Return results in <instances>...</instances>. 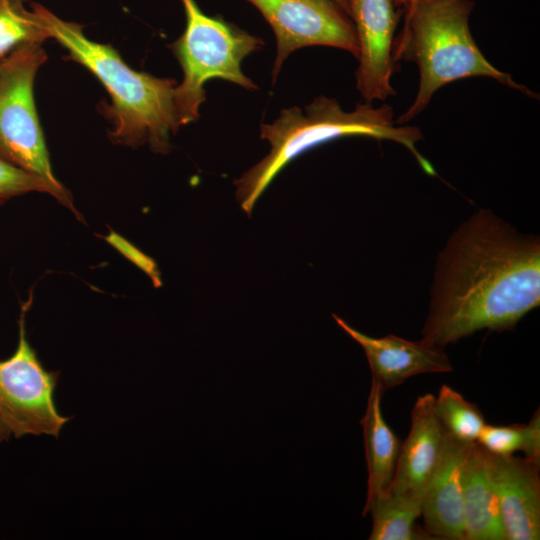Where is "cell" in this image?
Listing matches in <instances>:
<instances>
[{"label":"cell","mask_w":540,"mask_h":540,"mask_svg":"<svg viewBox=\"0 0 540 540\" xmlns=\"http://www.w3.org/2000/svg\"><path fill=\"white\" fill-rule=\"evenodd\" d=\"M23 0H0V61L15 49L50 38L39 16Z\"/></svg>","instance_id":"ac0fdd59"},{"label":"cell","mask_w":540,"mask_h":540,"mask_svg":"<svg viewBox=\"0 0 540 540\" xmlns=\"http://www.w3.org/2000/svg\"><path fill=\"white\" fill-rule=\"evenodd\" d=\"M465 540H507L492 476L489 452L472 443L464 468Z\"/></svg>","instance_id":"5bb4252c"},{"label":"cell","mask_w":540,"mask_h":540,"mask_svg":"<svg viewBox=\"0 0 540 540\" xmlns=\"http://www.w3.org/2000/svg\"><path fill=\"white\" fill-rule=\"evenodd\" d=\"M247 1L259 10L276 37V57L271 73L273 84L289 55L303 47L329 46L358 57L359 47L353 21L335 1Z\"/></svg>","instance_id":"ba28073f"},{"label":"cell","mask_w":540,"mask_h":540,"mask_svg":"<svg viewBox=\"0 0 540 540\" xmlns=\"http://www.w3.org/2000/svg\"><path fill=\"white\" fill-rule=\"evenodd\" d=\"M23 1H27V0H23Z\"/></svg>","instance_id":"cb8c5ba5"},{"label":"cell","mask_w":540,"mask_h":540,"mask_svg":"<svg viewBox=\"0 0 540 540\" xmlns=\"http://www.w3.org/2000/svg\"><path fill=\"white\" fill-rule=\"evenodd\" d=\"M417 0H392L393 5L398 10H403L404 12L409 11Z\"/></svg>","instance_id":"7402d4cb"},{"label":"cell","mask_w":540,"mask_h":540,"mask_svg":"<svg viewBox=\"0 0 540 540\" xmlns=\"http://www.w3.org/2000/svg\"><path fill=\"white\" fill-rule=\"evenodd\" d=\"M104 239L148 275L154 287L158 288L162 285L160 271L154 259L140 251L136 246L113 230Z\"/></svg>","instance_id":"44dd1931"},{"label":"cell","mask_w":540,"mask_h":540,"mask_svg":"<svg viewBox=\"0 0 540 540\" xmlns=\"http://www.w3.org/2000/svg\"><path fill=\"white\" fill-rule=\"evenodd\" d=\"M447 431L435 410V396H419L411 411V427L401 444L389 492L423 500L442 460Z\"/></svg>","instance_id":"30bf717a"},{"label":"cell","mask_w":540,"mask_h":540,"mask_svg":"<svg viewBox=\"0 0 540 540\" xmlns=\"http://www.w3.org/2000/svg\"><path fill=\"white\" fill-rule=\"evenodd\" d=\"M472 0H417L405 12V23L393 42V59L415 62L420 72L418 93L396 120L405 125L430 103L435 92L469 77L491 78L528 97L538 95L494 67L482 54L469 28Z\"/></svg>","instance_id":"277c9868"},{"label":"cell","mask_w":540,"mask_h":540,"mask_svg":"<svg viewBox=\"0 0 540 540\" xmlns=\"http://www.w3.org/2000/svg\"><path fill=\"white\" fill-rule=\"evenodd\" d=\"M260 136L269 142V154L234 181L242 209L250 215L254 205L278 173L305 151L323 143L347 136H365L394 141L407 148L423 171L431 176L432 164L417 150L423 139L416 126L397 125L393 108L371 103L344 111L334 98L319 96L304 111L297 107L282 109L272 123L260 126Z\"/></svg>","instance_id":"3957f363"},{"label":"cell","mask_w":540,"mask_h":540,"mask_svg":"<svg viewBox=\"0 0 540 540\" xmlns=\"http://www.w3.org/2000/svg\"><path fill=\"white\" fill-rule=\"evenodd\" d=\"M29 192H43L60 202L57 191L45 180L29 173L0 156V203Z\"/></svg>","instance_id":"ffe728a7"},{"label":"cell","mask_w":540,"mask_h":540,"mask_svg":"<svg viewBox=\"0 0 540 540\" xmlns=\"http://www.w3.org/2000/svg\"><path fill=\"white\" fill-rule=\"evenodd\" d=\"M382 395L379 386L372 381L366 411L360 421L368 472L365 505L389 490L401 447L399 439L383 417Z\"/></svg>","instance_id":"9a60e30c"},{"label":"cell","mask_w":540,"mask_h":540,"mask_svg":"<svg viewBox=\"0 0 540 540\" xmlns=\"http://www.w3.org/2000/svg\"><path fill=\"white\" fill-rule=\"evenodd\" d=\"M472 443L447 433L442 460L424 493L421 506L425 530L433 539L465 540L464 468Z\"/></svg>","instance_id":"4fadbf2b"},{"label":"cell","mask_w":540,"mask_h":540,"mask_svg":"<svg viewBox=\"0 0 540 540\" xmlns=\"http://www.w3.org/2000/svg\"><path fill=\"white\" fill-rule=\"evenodd\" d=\"M422 499L387 491L364 506L363 515L372 517L370 540L433 539L426 530L416 528L421 515Z\"/></svg>","instance_id":"2e32d148"},{"label":"cell","mask_w":540,"mask_h":540,"mask_svg":"<svg viewBox=\"0 0 540 540\" xmlns=\"http://www.w3.org/2000/svg\"><path fill=\"white\" fill-rule=\"evenodd\" d=\"M477 442L487 451L498 455H514L540 464V414L535 412L527 424H486Z\"/></svg>","instance_id":"e0dca14e"},{"label":"cell","mask_w":540,"mask_h":540,"mask_svg":"<svg viewBox=\"0 0 540 540\" xmlns=\"http://www.w3.org/2000/svg\"><path fill=\"white\" fill-rule=\"evenodd\" d=\"M347 1L359 47L357 90L368 103L385 100L396 94L391 78L396 69L393 42L400 14L392 0Z\"/></svg>","instance_id":"9c48e42d"},{"label":"cell","mask_w":540,"mask_h":540,"mask_svg":"<svg viewBox=\"0 0 540 540\" xmlns=\"http://www.w3.org/2000/svg\"><path fill=\"white\" fill-rule=\"evenodd\" d=\"M31 8L50 38L68 51V59L87 68L107 90L111 104L104 114L113 124L112 142L132 148L147 144L153 152L168 153L170 135L180 128L174 104L176 80L136 71L111 45L87 38L81 25L60 19L38 3Z\"/></svg>","instance_id":"7a4b0ae2"},{"label":"cell","mask_w":540,"mask_h":540,"mask_svg":"<svg viewBox=\"0 0 540 540\" xmlns=\"http://www.w3.org/2000/svg\"><path fill=\"white\" fill-rule=\"evenodd\" d=\"M489 457L507 540H538L540 464L514 455Z\"/></svg>","instance_id":"7c38bea8"},{"label":"cell","mask_w":540,"mask_h":540,"mask_svg":"<svg viewBox=\"0 0 540 540\" xmlns=\"http://www.w3.org/2000/svg\"><path fill=\"white\" fill-rule=\"evenodd\" d=\"M186 26L183 34L170 45L178 60L183 80L174 88V104L180 127L199 118V108L206 100L205 83L223 79L247 90L257 85L241 70L242 61L260 50L264 41L222 18L202 12L195 0H181Z\"/></svg>","instance_id":"5b68a950"},{"label":"cell","mask_w":540,"mask_h":540,"mask_svg":"<svg viewBox=\"0 0 540 540\" xmlns=\"http://www.w3.org/2000/svg\"><path fill=\"white\" fill-rule=\"evenodd\" d=\"M338 3L349 15V5L347 0H333Z\"/></svg>","instance_id":"603a6c76"},{"label":"cell","mask_w":540,"mask_h":540,"mask_svg":"<svg viewBox=\"0 0 540 540\" xmlns=\"http://www.w3.org/2000/svg\"><path fill=\"white\" fill-rule=\"evenodd\" d=\"M539 302V238L481 209L439 255L420 341L444 348L482 329L511 330Z\"/></svg>","instance_id":"6da1fadb"},{"label":"cell","mask_w":540,"mask_h":540,"mask_svg":"<svg viewBox=\"0 0 540 540\" xmlns=\"http://www.w3.org/2000/svg\"><path fill=\"white\" fill-rule=\"evenodd\" d=\"M47 56L39 43L26 44L0 61V156L39 176L78 218L69 191L54 176L33 94L36 73Z\"/></svg>","instance_id":"8992f818"},{"label":"cell","mask_w":540,"mask_h":540,"mask_svg":"<svg viewBox=\"0 0 540 540\" xmlns=\"http://www.w3.org/2000/svg\"><path fill=\"white\" fill-rule=\"evenodd\" d=\"M435 410L447 433L461 441L477 442L486 425L479 407L447 385L435 397Z\"/></svg>","instance_id":"d6986e66"},{"label":"cell","mask_w":540,"mask_h":540,"mask_svg":"<svg viewBox=\"0 0 540 540\" xmlns=\"http://www.w3.org/2000/svg\"><path fill=\"white\" fill-rule=\"evenodd\" d=\"M336 323L364 350L371 374L382 393L407 379L425 373H446L452 365L444 348L414 342L396 335L372 337L333 315Z\"/></svg>","instance_id":"8fae6325"},{"label":"cell","mask_w":540,"mask_h":540,"mask_svg":"<svg viewBox=\"0 0 540 540\" xmlns=\"http://www.w3.org/2000/svg\"><path fill=\"white\" fill-rule=\"evenodd\" d=\"M25 303L19 319V339L13 355L0 361V442L24 435L58 438L70 417L61 415L54 392L59 371H48L26 338Z\"/></svg>","instance_id":"52a82bcc"}]
</instances>
